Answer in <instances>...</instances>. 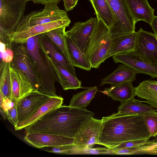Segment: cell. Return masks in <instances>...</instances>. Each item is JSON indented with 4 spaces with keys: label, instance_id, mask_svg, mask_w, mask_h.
I'll use <instances>...</instances> for the list:
<instances>
[{
    "label": "cell",
    "instance_id": "1",
    "mask_svg": "<svg viewBox=\"0 0 157 157\" xmlns=\"http://www.w3.org/2000/svg\"><path fill=\"white\" fill-rule=\"evenodd\" d=\"M94 115L86 108L62 105L24 128L27 133H44L74 138L84 123Z\"/></svg>",
    "mask_w": 157,
    "mask_h": 157
},
{
    "label": "cell",
    "instance_id": "2",
    "mask_svg": "<svg viewBox=\"0 0 157 157\" xmlns=\"http://www.w3.org/2000/svg\"><path fill=\"white\" fill-rule=\"evenodd\" d=\"M98 144L113 149L128 141L149 140L151 136L143 114L121 115L117 113L102 118Z\"/></svg>",
    "mask_w": 157,
    "mask_h": 157
},
{
    "label": "cell",
    "instance_id": "3",
    "mask_svg": "<svg viewBox=\"0 0 157 157\" xmlns=\"http://www.w3.org/2000/svg\"><path fill=\"white\" fill-rule=\"evenodd\" d=\"M46 33L29 38L24 44L30 57L40 80L41 86L38 91L52 97H56L55 83L59 82L57 75L43 44Z\"/></svg>",
    "mask_w": 157,
    "mask_h": 157
},
{
    "label": "cell",
    "instance_id": "4",
    "mask_svg": "<svg viewBox=\"0 0 157 157\" xmlns=\"http://www.w3.org/2000/svg\"><path fill=\"white\" fill-rule=\"evenodd\" d=\"M95 13L96 23L88 42L84 55L91 68L97 69L110 57L109 51L112 36L109 29L98 13Z\"/></svg>",
    "mask_w": 157,
    "mask_h": 157
},
{
    "label": "cell",
    "instance_id": "5",
    "mask_svg": "<svg viewBox=\"0 0 157 157\" xmlns=\"http://www.w3.org/2000/svg\"><path fill=\"white\" fill-rule=\"evenodd\" d=\"M0 0V34L13 33L24 16L29 0Z\"/></svg>",
    "mask_w": 157,
    "mask_h": 157
},
{
    "label": "cell",
    "instance_id": "6",
    "mask_svg": "<svg viewBox=\"0 0 157 157\" xmlns=\"http://www.w3.org/2000/svg\"><path fill=\"white\" fill-rule=\"evenodd\" d=\"M58 3L52 2L46 4L42 10H33L24 16L14 32L29 26L69 18L66 11L59 9Z\"/></svg>",
    "mask_w": 157,
    "mask_h": 157
},
{
    "label": "cell",
    "instance_id": "7",
    "mask_svg": "<svg viewBox=\"0 0 157 157\" xmlns=\"http://www.w3.org/2000/svg\"><path fill=\"white\" fill-rule=\"evenodd\" d=\"M113 13L116 23L109 30L112 37L135 32V22L126 0H107Z\"/></svg>",
    "mask_w": 157,
    "mask_h": 157
},
{
    "label": "cell",
    "instance_id": "8",
    "mask_svg": "<svg viewBox=\"0 0 157 157\" xmlns=\"http://www.w3.org/2000/svg\"><path fill=\"white\" fill-rule=\"evenodd\" d=\"M13 50V56L10 66L22 73L29 79L34 90L41 86L40 80L32 60L24 44H20Z\"/></svg>",
    "mask_w": 157,
    "mask_h": 157
},
{
    "label": "cell",
    "instance_id": "9",
    "mask_svg": "<svg viewBox=\"0 0 157 157\" xmlns=\"http://www.w3.org/2000/svg\"><path fill=\"white\" fill-rule=\"evenodd\" d=\"M71 23L69 18L47 23L29 26L18 32L5 35L11 43L25 44L32 36L46 33L54 29L63 26H68Z\"/></svg>",
    "mask_w": 157,
    "mask_h": 157
},
{
    "label": "cell",
    "instance_id": "10",
    "mask_svg": "<svg viewBox=\"0 0 157 157\" xmlns=\"http://www.w3.org/2000/svg\"><path fill=\"white\" fill-rule=\"evenodd\" d=\"M52 97L38 90H33L17 101L18 122L16 126L30 117Z\"/></svg>",
    "mask_w": 157,
    "mask_h": 157
},
{
    "label": "cell",
    "instance_id": "11",
    "mask_svg": "<svg viewBox=\"0 0 157 157\" xmlns=\"http://www.w3.org/2000/svg\"><path fill=\"white\" fill-rule=\"evenodd\" d=\"M137 32L134 52L148 62L157 63V36L141 28Z\"/></svg>",
    "mask_w": 157,
    "mask_h": 157
},
{
    "label": "cell",
    "instance_id": "12",
    "mask_svg": "<svg viewBox=\"0 0 157 157\" xmlns=\"http://www.w3.org/2000/svg\"><path fill=\"white\" fill-rule=\"evenodd\" d=\"M102 120L92 117L82 125L74 137L73 144L80 148L92 147L98 144Z\"/></svg>",
    "mask_w": 157,
    "mask_h": 157
},
{
    "label": "cell",
    "instance_id": "13",
    "mask_svg": "<svg viewBox=\"0 0 157 157\" xmlns=\"http://www.w3.org/2000/svg\"><path fill=\"white\" fill-rule=\"evenodd\" d=\"M114 62L124 64L135 71L137 73H142L157 78V63H150L140 58L132 51L120 53L113 56Z\"/></svg>",
    "mask_w": 157,
    "mask_h": 157
},
{
    "label": "cell",
    "instance_id": "14",
    "mask_svg": "<svg viewBox=\"0 0 157 157\" xmlns=\"http://www.w3.org/2000/svg\"><path fill=\"white\" fill-rule=\"evenodd\" d=\"M24 139L37 148L54 147L73 144L74 138L41 132L27 133Z\"/></svg>",
    "mask_w": 157,
    "mask_h": 157
},
{
    "label": "cell",
    "instance_id": "15",
    "mask_svg": "<svg viewBox=\"0 0 157 157\" xmlns=\"http://www.w3.org/2000/svg\"><path fill=\"white\" fill-rule=\"evenodd\" d=\"M96 21V18L91 17L85 22H76L66 32V36L78 47L84 55Z\"/></svg>",
    "mask_w": 157,
    "mask_h": 157
},
{
    "label": "cell",
    "instance_id": "16",
    "mask_svg": "<svg viewBox=\"0 0 157 157\" xmlns=\"http://www.w3.org/2000/svg\"><path fill=\"white\" fill-rule=\"evenodd\" d=\"M12 99L18 101L34 90L29 79L24 74L10 67Z\"/></svg>",
    "mask_w": 157,
    "mask_h": 157
},
{
    "label": "cell",
    "instance_id": "17",
    "mask_svg": "<svg viewBox=\"0 0 157 157\" xmlns=\"http://www.w3.org/2000/svg\"><path fill=\"white\" fill-rule=\"evenodd\" d=\"M137 74L133 69L121 63L111 73L101 79L100 86L105 84L117 85L132 83L136 80Z\"/></svg>",
    "mask_w": 157,
    "mask_h": 157
},
{
    "label": "cell",
    "instance_id": "18",
    "mask_svg": "<svg viewBox=\"0 0 157 157\" xmlns=\"http://www.w3.org/2000/svg\"><path fill=\"white\" fill-rule=\"evenodd\" d=\"M130 11L136 23L143 21L150 24L154 17L155 10L147 0H126Z\"/></svg>",
    "mask_w": 157,
    "mask_h": 157
},
{
    "label": "cell",
    "instance_id": "19",
    "mask_svg": "<svg viewBox=\"0 0 157 157\" xmlns=\"http://www.w3.org/2000/svg\"><path fill=\"white\" fill-rule=\"evenodd\" d=\"M138 32L112 37L109 51L110 57L120 53L134 51Z\"/></svg>",
    "mask_w": 157,
    "mask_h": 157
},
{
    "label": "cell",
    "instance_id": "20",
    "mask_svg": "<svg viewBox=\"0 0 157 157\" xmlns=\"http://www.w3.org/2000/svg\"><path fill=\"white\" fill-rule=\"evenodd\" d=\"M135 96L144 99L147 103L157 109V81L148 79L143 81L135 87Z\"/></svg>",
    "mask_w": 157,
    "mask_h": 157
},
{
    "label": "cell",
    "instance_id": "21",
    "mask_svg": "<svg viewBox=\"0 0 157 157\" xmlns=\"http://www.w3.org/2000/svg\"><path fill=\"white\" fill-rule=\"evenodd\" d=\"M48 58L63 90H76L82 88L81 82L76 75L56 62L49 56Z\"/></svg>",
    "mask_w": 157,
    "mask_h": 157
},
{
    "label": "cell",
    "instance_id": "22",
    "mask_svg": "<svg viewBox=\"0 0 157 157\" xmlns=\"http://www.w3.org/2000/svg\"><path fill=\"white\" fill-rule=\"evenodd\" d=\"M135 91V87L132 83L128 82L117 85H111L110 88H106L101 92L114 101L122 103L134 98Z\"/></svg>",
    "mask_w": 157,
    "mask_h": 157
},
{
    "label": "cell",
    "instance_id": "23",
    "mask_svg": "<svg viewBox=\"0 0 157 157\" xmlns=\"http://www.w3.org/2000/svg\"><path fill=\"white\" fill-rule=\"evenodd\" d=\"M63 101V99L61 97H52L30 117L14 127L15 130H21L33 124L48 112L61 105Z\"/></svg>",
    "mask_w": 157,
    "mask_h": 157
},
{
    "label": "cell",
    "instance_id": "24",
    "mask_svg": "<svg viewBox=\"0 0 157 157\" xmlns=\"http://www.w3.org/2000/svg\"><path fill=\"white\" fill-rule=\"evenodd\" d=\"M43 44L49 57L58 64L76 75L74 67L70 64L60 51L45 35L43 40Z\"/></svg>",
    "mask_w": 157,
    "mask_h": 157
},
{
    "label": "cell",
    "instance_id": "25",
    "mask_svg": "<svg viewBox=\"0 0 157 157\" xmlns=\"http://www.w3.org/2000/svg\"><path fill=\"white\" fill-rule=\"evenodd\" d=\"M63 26L52 29L45 33L64 56L69 63L73 65L70 56L67 44L66 28Z\"/></svg>",
    "mask_w": 157,
    "mask_h": 157
},
{
    "label": "cell",
    "instance_id": "26",
    "mask_svg": "<svg viewBox=\"0 0 157 157\" xmlns=\"http://www.w3.org/2000/svg\"><path fill=\"white\" fill-rule=\"evenodd\" d=\"M142 101L134 98L126 102L121 103L118 107L117 114L121 115L143 114L145 113L151 111H157V109L153 108L142 103Z\"/></svg>",
    "mask_w": 157,
    "mask_h": 157
},
{
    "label": "cell",
    "instance_id": "27",
    "mask_svg": "<svg viewBox=\"0 0 157 157\" xmlns=\"http://www.w3.org/2000/svg\"><path fill=\"white\" fill-rule=\"evenodd\" d=\"M95 11L110 30L116 23L113 13L107 0H93L92 4Z\"/></svg>",
    "mask_w": 157,
    "mask_h": 157
},
{
    "label": "cell",
    "instance_id": "28",
    "mask_svg": "<svg viewBox=\"0 0 157 157\" xmlns=\"http://www.w3.org/2000/svg\"><path fill=\"white\" fill-rule=\"evenodd\" d=\"M69 53L72 63L74 67L88 71L91 65L78 47L69 38L66 36Z\"/></svg>",
    "mask_w": 157,
    "mask_h": 157
},
{
    "label": "cell",
    "instance_id": "29",
    "mask_svg": "<svg viewBox=\"0 0 157 157\" xmlns=\"http://www.w3.org/2000/svg\"><path fill=\"white\" fill-rule=\"evenodd\" d=\"M10 63L1 60L0 93L6 99L12 100V86L10 75Z\"/></svg>",
    "mask_w": 157,
    "mask_h": 157
},
{
    "label": "cell",
    "instance_id": "30",
    "mask_svg": "<svg viewBox=\"0 0 157 157\" xmlns=\"http://www.w3.org/2000/svg\"><path fill=\"white\" fill-rule=\"evenodd\" d=\"M97 90L98 87L95 86L73 94L68 105L79 108H86L89 104Z\"/></svg>",
    "mask_w": 157,
    "mask_h": 157
},
{
    "label": "cell",
    "instance_id": "31",
    "mask_svg": "<svg viewBox=\"0 0 157 157\" xmlns=\"http://www.w3.org/2000/svg\"><path fill=\"white\" fill-rule=\"evenodd\" d=\"M133 155H157V137L143 145L133 148Z\"/></svg>",
    "mask_w": 157,
    "mask_h": 157
},
{
    "label": "cell",
    "instance_id": "32",
    "mask_svg": "<svg viewBox=\"0 0 157 157\" xmlns=\"http://www.w3.org/2000/svg\"><path fill=\"white\" fill-rule=\"evenodd\" d=\"M147 128L151 136H157V112L151 111L143 114Z\"/></svg>",
    "mask_w": 157,
    "mask_h": 157
},
{
    "label": "cell",
    "instance_id": "33",
    "mask_svg": "<svg viewBox=\"0 0 157 157\" xmlns=\"http://www.w3.org/2000/svg\"><path fill=\"white\" fill-rule=\"evenodd\" d=\"M111 153L112 150L107 147L93 148L90 147H86L82 148H80L79 147L76 150V155H111Z\"/></svg>",
    "mask_w": 157,
    "mask_h": 157
},
{
    "label": "cell",
    "instance_id": "34",
    "mask_svg": "<svg viewBox=\"0 0 157 157\" xmlns=\"http://www.w3.org/2000/svg\"><path fill=\"white\" fill-rule=\"evenodd\" d=\"M79 147L74 144L61 146L52 147L46 149V151L49 152L65 155H76V151Z\"/></svg>",
    "mask_w": 157,
    "mask_h": 157
},
{
    "label": "cell",
    "instance_id": "35",
    "mask_svg": "<svg viewBox=\"0 0 157 157\" xmlns=\"http://www.w3.org/2000/svg\"><path fill=\"white\" fill-rule=\"evenodd\" d=\"M11 44L7 45L0 41L1 60L11 63L13 56V51L12 49Z\"/></svg>",
    "mask_w": 157,
    "mask_h": 157
},
{
    "label": "cell",
    "instance_id": "36",
    "mask_svg": "<svg viewBox=\"0 0 157 157\" xmlns=\"http://www.w3.org/2000/svg\"><path fill=\"white\" fill-rule=\"evenodd\" d=\"M17 101H16L13 106L8 109L6 112L7 115V119L15 127L18 122V114L17 109Z\"/></svg>",
    "mask_w": 157,
    "mask_h": 157
},
{
    "label": "cell",
    "instance_id": "37",
    "mask_svg": "<svg viewBox=\"0 0 157 157\" xmlns=\"http://www.w3.org/2000/svg\"><path fill=\"white\" fill-rule=\"evenodd\" d=\"M148 140L147 139H142L128 141L120 144L113 149L135 148L144 144Z\"/></svg>",
    "mask_w": 157,
    "mask_h": 157
},
{
    "label": "cell",
    "instance_id": "38",
    "mask_svg": "<svg viewBox=\"0 0 157 157\" xmlns=\"http://www.w3.org/2000/svg\"><path fill=\"white\" fill-rule=\"evenodd\" d=\"M111 155H133V148L112 149Z\"/></svg>",
    "mask_w": 157,
    "mask_h": 157
},
{
    "label": "cell",
    "instance_id": "39",
    "mask_svg": "<svg viewBox=\"0 0 157 157\" xmlns=\"http://www.w3.org/2000/svg\"><path fill=\"white\" fill-rule=\"evenodd\" d=\"M78 0H63L65 9L67 11L72 10L76 5Z\"/></svg>",
    "mask_w": 157,
    "mask_h": 157
},
{
    "label": "cell",
    "instance_id": "40",
    "mask_svg": "<svg viewBox=\"0 0 157 157\" xmlns=\"http://www.w3.org/2000/svg\"><path fill=\"white\" fill-rule=\"evenodd\" d=\"M29 1L33 2L34 3L42 5H45L46 4L52 2H57L59 3L62 0H29Z\"/></svg>",
    "mask_w": 157,
    "mask_h": 157
},
{
    "label": "cell",
    "instance_id": "41",
    "mask_svg": "<svg viewBox=\"0 0 157 157\" xmlns=\"http://www.w3.org/2000/svg\"><path fill=\"white\" fill-rule=\"evenodd\" d=\"M150 25L154 33L157 36V16H154Z\"/></svg>",
    "mask_w": 157,
    "mask_h": 157
},
{
    "label": "cell",
    "instance_id": "42",
    "mask_svg": "<svg viewBox=\"0 0 157 157\" xmlns=\"http://www.w3.org/2000/svg\"><path fill=\"white\" fill-rule=\"evenodd\" d=\"M0 114L3 119L5 120L7 119V115L6 113L0 107Z\"/></svg>",
    "mask_w": 157,
    "mask_h": 157
},
{
    "label": "cell",
    "instance_id": "43",
    "mask_svg": "<svg viewBox=\"0 0 157 157\" xmlns=\"http://www.w3.org/2000/svg\"><path fill=\"white\" fill-rule=\"evenodd\" d=\"M5 99L2 94L0 93V106L1 107H2Z\"/></svg>",
    "mask_w": 157,
    "mask_h": 157
},
{
    "label": "cell",
    "instance_id": "44",
    "mask_svg": "<svg viewBox=\"0 0 157 157\" xmlns=\"http://www.w3.org/2000/svg\"><path fill=\"white\" fill-rule=\"evenodd\" d=\"M89 0L90 1V2L91 3V4H92L93 3V0Z\"/></svg>",
    "mask_w": 157,
    "mask_h": 157
},
{
    "label": "cell",
    "instance_id": "45",
    "mask_svg": "<svg viewBox=\"0 0 157 157\" xmlns=\"http://www.w3.org/2000/svg\"><path fill=\"white\" fill-rule=\"evenodd\" d=\"M156 1H157V0H156Z\"/></svg>",
    "mask_w": 157,
    "mask_h": 157
}]
</instances>
